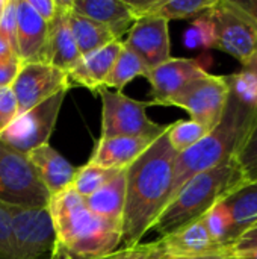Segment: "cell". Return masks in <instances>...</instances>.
Returning a JSON list of instances; mask_svg holds the SVG:
<instances>
[{
    "label": "cell",
    "mask_w": 257,
    "mask_h": 259,
    "mask_svg": "<svg viewBox=\"0 0 257 259\" xmlns=\"http://www.w3.org/2000/svg\"><path fill=\"white\" fill-rule=\"evenodd\" d=\"M229 85V97L220 123L197 144L177 155L168 202L194 176L233 159L244 143L256 117L257 87L250 88L242 73L230 74Z\"/></svg>",
    "instance_id": "1"
},
{
    "label": "cell",
    "mask_w": 257,
    "mask_h": 259,
    "mask_svg": "<svg viewBox=\"0 0 257 259\" xmlns=\"http://www.w3.org/2000/svg\"><path fill=\"white\" fill-rule=\"evenodd\" d=\"M177 155L165 132L126 170L123 249L141 244V240L167 206Z\"/></svg>",
    "instance_id": "2"
},
{
    "label": "cell",
    "mask_w": 257,
    "mask_h": 259,
    "mask_svg": "<svg viewBox=\"0 0 257 259\" xmlns=\"http://www.w3.org/2000/svg\"><path fill=\"white\" fill-rule=\"evenodd\" d=\"M56 241L50 259H106L121 244V226L94 215L73 188L50 197Z\"/></svg>",
    "instance_id": "3"
},
{
    "label": "cell",
    "mask_w": 257,
    "mask_h": 259,
    "mask_svg": "<svg viewBox=\"0 0 257 259\" xmlns=\"http://www.w3.org/2000/svg\"><path fill=\"white\" fill-rule=\"evenodd\" d=\"M242 184L245 182L235 158L194 176L168 202L148 232L165 237L203 219L208 211Z\"/></svg>",
    "instance_id": "4"
},
{
    "label": "cell",
    "mask_w": 257,
    "mask_h": 259,
    "mask_svg": "<svg viewBox=\"0 0 257 259\" xmlns=\"http://www.w3.org/2000/svg\"><path fill=\"white\" fill-rule=\"evenodd\" d=\"M50 194L27 155L0 141V203L47 208Z\"/></svg>",
    "instance_id": "5"
},
{
    "label": "cell",
    "mask_w": 257,
    "mask_h": 259,
    "mask_svg": "<svg viewBox=\"0 0 257 259\" xmlns=\"http://www.w3.org/2000/svg\"><path fill=\"white\" fill-rule=\"evenodd\" d=\"M101 96V137H133L158 140L164 135L170 124H158L147 117L145 109L151 106V102H138L121 91L112 93L108 88L98 91Z\"/></svg>",
    "instance_id": "6"
},
{
    "label": "cell",
    "mask_w": 257,
    "mask_h": 259,
    "mask_svg": "<svg viewBox=\"0 0 257 259\" xmlns=\"http://www.w3.org/2000/svg\"><path fill=\"white\" fill-rule=\"evenodd\" d=\"M14 241V259H41L55 247L56 234L48 208H21L2 203Z\"/></svg>",
    "instance_id": "7"
},
{
    "label": "cell",
    "mask_w": 257,
    "mask_h": 259,
    "mask_svg": "<svg viewBox=\"0 0 257 259\" xmlns=\"http://www.w3.org/2000/svg\"><path fill=\"white\" fill-rule=\"evenodd\" d=\"M229 76H206L188 83L182 91L171 97L167 106L185 109L191 120L211 132L221 120L229 97Z\"/></svg>",
    "instance_id": "8"
},
{
    "label": "cell",
    "mask_w": 257,
    "mask_h": 259,
    "mask_svg": "<svg viewBox=\"0 0 257 259\" xmlns=\"http://www.w3.org/2000/svg\"><path fill=\"white\" fill-rule=\"evenodd\" d=\"M65 96L67 90L59 91L58 94L32 108L30 111L20 114L0 134V141L9 144L24 155H27L33 149L48 144Z\"/></svg>",
    "instance_id": "9"
},
{
    "label": "cell",
    "mask_w": 257,
    "mask_h": 259,
    "mask_svg": "<svg viewBox=\"0 0 257 259\" xmlns=\"http://www.w3.org/2000/svg\"><path fill=\"white\" fill-rule=\"evenodd\" d=\"M206 14L214 26V47L245 64L257 50L256 30L227 0H217Z\"/></svg>",
    "instance_id": "10"
},
{
    "label": "cell",
    "mask_w": 257,
    "mask_h": 259,
    "mask_svg": "<svg viewBox=\"0 0 257 259\" xmlns=\"http://www.w3.org/2000/svg\"><path fill=\"white\" fill-rule=\"evenodd\" d=\"M11 88L15 94L20 115L48 100L59 91H68L71 85L68 74L50 64L21 62Z\"/></svg>",
    "instance_id": "11"
},
{
    "label": "cell",
    "mask_w": 257,
    "mask_h": 259,
    "mask_svg": "<svg viewBox=\"0 0 257 259\" xmlns=\"http://www.w3.org/2000/svg\"><path fill=\"white\" fill-rule=\"evenodd\" d=\"M123 46L133 52L147 70L161 65L171 58L168 21L156 15L136 20Z\"/></svg>",
    "instance_id": "12"
},
{
    "label": "cell",
    "mask_w": 257,
    "mask_h": 259,
    "mask_svg": "<svg viewBox=\"0 0 257 259\" xmlns=\"http://www.w3.org/2000/svg\"><path fill=\"white\" fill-rule=\"evenodd\" d=\"M208 71L195 59L170 58L161 65L147 71L145 79L151 85L150 97L153 105H165L188 83L206 76Z\"/></svg>",
    "instance_id": "13"
},
{
    "label": "cell",
    "mask_w": 257,
    "mask_h": 259,
    "mask_svg": "<svg viewBox=\"0 0 257 259\" xmlns=\"http://www.w3.org/2000/svg\"><path fill=\"white\" fill-rule=\"evenodd\" d=\"M59 6L56 15L48 24L47 41L44 47L42 62L50 64L65 73H68L79 61L80 53L76 46L71 27H70V0H58Z\"/></svg>",
    "instance_id": "14"
},
{
    "label": "cell",
    "mask_w": 257,
    "mask_h": 259,
    "mask_svg": "<svg viewBox=\"0 0 257 259\" xmlns=\"http://www.w3.org/2000/svg\"><path fill=\"white\" fill-rule=\"evenodd\" d=\"M123 50V41L115 39L108 46L82 56L80 61L67 73L71 87H83L92 93L105 88V82Z\"/></svg>",
    "instance_id": "15"
},
{
    "label": "cell",
    "mask_w": 257,
    "mask_h": 259,
    "mask_svg": "<svg viewBox=\"0 0 257 259\" xmlns=\"http://www.w3.org/2000/svg\"><path fill=\"white\" fill-rule=\"evenodd\" d=\"M164 250L168 259L197 258L221 252H229L220 247L211 237L203 219L186 225L165 237H161Z\"/></svg>",
    "instance_id": "16"
},
{
    "label": "cell",
    "mask_w": 257,
    "mask_h": 259,
    "mask_svg": "<svg viewBox=\"0 0 257 259\" xmlns=\"http://www.w3.org/2000/svg\"><path fill=\"white\" fill-rule=\"evenodd\" d=\"M155 141L133 137L100 138L88 164L118 171L127 170Z\"/></svg>",
    "instance_id": "17"
},
{
    "label": "cell",
    "mask_w": 257,
    "mask_h": 259,
    "mask_svg": "<svg viewBox=\"0 0 257 259\" xmlns=\"http://www.w3.org/2000/svg\"><path fill=\"white\" fill-rule=\"evenodd\" d=\"M48 24L27 0H17V47L21 62H42Z\"/></svg>",
    "instance_id": "18"
},
{
    "label": "cell",
    "mask_w": 257,
    "mask_h": 259,
    "mask_svg": "<svg viewBox=\"0 0 257 259\" xmlns=\"http://www.w3.org/2000/svg\"><path fill=\"white\" fill-rule=\"evenodd\" d=\"M29 161L36 168L50 197L71 188L77 167L71 165L52 146L44 144L27 153Z\"/></svg>",
    "instance_id": "19"
},
{
    "label": "cell",
    "mask_w": 257,
    "mask_h": 259,
    "mask_svg": "<svg viewBox=\"0 0 257 259\" xmlns=\"http://www.w3.org/2000/svg\"><path fill=\"white\" fill-rule=\"evenodd\" d=\"M73 12L108 27L117 39L136 21L124 0H70Z\"/></svg>",
    "instance_id": "20"
},
{
    "label": "cell",
    "mask_w": 257,
    "mask_h": 259,
    "mask_svg": "<svg viewBox=\"0 0 257 259\" xmlns=\"http://www.w3.org/2000/svg\"><path fill=\"white\" fill-rule=\"evenodd\" d=\"M232 219V231L229 238V249L233 243L257 222V181L245 182L233 190L223 200Z\"/></svg>",
    "instance_id": "21"
},
{
    "label": "cell",
    "mask_w": 257,
    "mask_h": 259,
    "mask_svg": "<svg viewBox=\"0 0 257 259\" xmlns=\"http://www.w3.org/2000/svg\"><path fill=\"white\" fill-rule=\"evenodd\" d=\"M83 199L86 208L94 215L121 226L126 205V170L120 171L98 191Z\"/></svg>",
    "instance_id": "22"
},
{
    "label": "cell",
    "mask_w": 257,
    "mask_h": 259,
    "mask_svg": "<svg viewBox=\"0 0 257 259\" xmlns=\"http://www.w3.org/2000/svg\"><path fill=\"white\" fill-rule=\"evenodd\" d=\"M68 20H70V27H71L80 56H86L117 39L108 27H105L103 24L91 18H86L83 15L73 12L71 8H70Z\"/></svg>",
    "instance_id": "23"
},
{
    "label": "cell",
    "mask_w": 257,
    "mask_h": 259,
    "mask_svg": "<svg viewBox=\"0 0 257 259\" xmlns=\"http://www.w3.org/2000/svg\"><path fill=\"white\" fill-rule=\"evenodd\" d=\"M147 67L142 64V61L129 49H126L123 46V50L120 52L106 82H105V88H117V90H123L130 80H133L138 76L145 77L147 76Z\"/></svg>",
    "instance_id": "24"
},
{
    "label": "cell",
    "mask_w": 257,
    "mask_h": 259,
    "mask_svg": "<svg viewBox=\"0 0 257 259\" xmlns=\"http://www.w3.org/2000/svg\"><path fill=\"white\" fill-rule=\"evenodd\" d=\"M217 0H156L150 15L161 17L167 21L180 18H194L208 12Z\"/></svg>",
    "instance_id": "25"
},
{
    "label": "cell",
    "mask_w": 257,
    "mask_h": 259,
    "mask_svg": "<svg viewBox=\"0 0 257 259\" xmlns=\"http://www.w3.org/2000/svg\"><path fill=\"white\" fill-rule=\"evenodd\" d=\"M118 173H120L118 170H109V168H101L92 164H86V165L77 167L71 188L79 196L89 197L91 194L98 191L101 187H105L108 182H111Z\"/></svg>",
    "instance_id": "26"
},
{
    "label": "cell",
    "mask_w": 257,
    "mask_h": 259,
    "mask_svg": "<svg viewBox=\"0 0 257 259\" xmlns=\"http://www.w3.org/2000/svg\"><path fill=\"white\" fill-rule=\"evenodd\" d=\"M208 134L209 132L194 120L174 121V123L170 124V127L167 131L168 143L177 153H182V152L188 150L189 147L197 144Z\"/></svg>",
    "instance_id": "27"
},
{
    "label": "cell",
    "mask_w": 257,
    "mask_h": 259,
    "mask_svg": "<svg viewBox=\"0 0 257 259\" xmlns=\"http://www.w3.org/2000/svg\"><path fill=\"white\" fill-rule=\"evenodd\" d=\"M235 161L241 170L244 182H256L257 181V112L253 124L241 144Z\"/></svg>",
    "instance_id": "28"
},
{
    "label": "cell",
    "mask_w": 257,
    "mask_h": 259,
    "mask_svg": "<svg viewBox=\"0 0 257 259\" xmlns=\"http://www.w3.org/2000/svg\"><path fill=\"white\" fill-rule=\"evenodd\" d=\"M203 222L212 237V240L223 249L229 250V238L232 231V219L229 209L223 202H218L211 211L206 212Z\"/></svg>",
    "instance_id": "29"
},
{
    "label": "cell",
    "mask_w": 257,
    "mask_h": 259,
    "mask_svg": "<svg viewBox=\"0 0 257 259\" xmlns=\"http://www.w3.org/2000/svg\"><path fill=\"white\" fill-rule=\"evenodd\" d=\"M185 42L188 47H214V26L206 12L197 17V20L188 29Z\"/></svg>",
    "instance_id": "30"
},
{
    "label": "cell",
    "mask_w": 257,
    "mask_h": 259,
    "mask_svg": "<svg viewBox=\"0 0 257 259\" xmlns=\"http://www.w3.org/2000/svg\"><path fill=\"white\" fill-rule=\"evenodd\" d=\"M0 36L12 47L18 56L17 47V0H6L0 12Z\"/></svg>",
    "instance_id": "31"
},
{
    "label": "cell",
    "mask_w": 257,
    "mask_h": 259,
    "mask_svg": "<svg viewBox=\"0 0 257 259\" xmlns=\"http://www.w3.org/2000/svg\"><path fill=\"white\" fill-rule=\"evenodd\" d=\"M108 259H168L161 238L147 244H138L130 249H123L112 253Z\"/></svg>",
    "instance_id": "32"
},
{
    "label": "cell",
    "mask_w": 257,
    "mask_h": 259,
    "mask_svg": "<svg viewBox=\"0 0 257 259\" xmlns=\"http://www.w3.org/2000/svg\"><path fill=\"white\" fill-rule=\"evenodd\" d=\"M18 105L11 87L0 88V134L17 118Z\"/></svg>",
    "instance_id": "33"
},
{
    "label": "cell",
    "mask_w": 257,
    "mask_h": 259,
    "mask_svg": "<svg viewBox=\"0 0 257 259\" xmlns=\"http://www.w3.org/2000/svg\"><path fill=\"white\" fill-rule=\"evenodd\" d=\"M14 241L11 235L9 220L0 203V259H14Z\"/></svg>",
    "instance_id": "34"
},
{
    "label": "cell",
    "mask_w": 257,
    "mask_h": 259,
    "mask_svg": "<svg viewBox=\"0 0 257 259\" xmlns=\"http://www.w3.org/2000/svg\"><path fill=\"white\" fill-rule=\"evenodd\" d=\"M227 2L238 14H241L248 21V24L257 33V0H227Z\"/></svg>",
    "instance_id": "35"
},
{
    "label": "cell",
    "mask_w": 257,
    "mask_h": 259,
    "mask_svg": "<svg viewBox=\"0 0 257 259\" xmlns=\"http://www.w3.org/2000/svg\"><path fill=\"white\" fill-rule=\"evenodd\" d=\"M257 249V222L253 223L229 249V252H244Z\"/></svg>",
    "instance_id": "36"
},
{
    "label": "cell",
    "mask_w": 257,
    "mask_h": 259,
    "mask_svg": "<svg viewBox=\"0 0 257 259\" xmlns=\"http://www.w3.org/2000/svg\"><path fill=\"white\" fill-rule=\"evenodd\" d=\"M29 5L32 6V9L45 21L50 23L53 20V17L56 15L59 2L58 0H27Z\"/></svg>",
    "instance_id": "37"
},
{
    "label": "cell",
    "mask_w": 257,
    "mask_h": 259,
    "mask_svg": "<svg viewBox=\"0 0 257 259\" xmlns=\"http://www.w3.org/2000/svg\"><path fill=\"white\" fill-rule=\"evenodd\" d=\"M20 65H21V61H15L11 64L0 65V88L12 85V82H14V79L20 70Z\"/></svg>",
    "instance_id": "38"
},
{
    "label": "cell",
    "mask_w": 257,
    "mask_h": 259,
    "mask_svg": "<svg viewBox=\"0 0 257 259\" xmlns=\"http://www.w3.org/2000/svg\"><path fill=\"white\" fill-rule=\"evenodd\" d=\"M15 61H20L18 56L15 55L12 47L0 36V65L11 64V62H15Z\"/></svg>",
    "instance_id": "39"
},
{
    "label": "cell",
    "mask_w": 257,
    "mask_h": 259,
    "mask_svg": "<svg viewBox=\"0 0 257 259\" xmlns=\"http://www.w3.org/2000/svg\"><path fill=\"white\" fill-rule=\"evenodd\" d=\"M241 71L245 73V74H248L250 77H253L257 83V50L245 64H242V70Z\"/></svg>",
    "instance_id": "40"
},
{
    "label": "cell",
    "mask_w": 257,
    "mask_h": 259,
    "mask_svg": "<svg viewBox=\"0 0 257 259\" xmlns=\"http://www.w3.org/2000/svg\"><path fill=\"white\" fill-rule=\"evenodd\" d=\"M230 259H257V249L244 252H230Z\"/></svg>",
    "instance_id": "41"
},
{
    "label": "cell",
    "mask_w": 257,
    "mask_h": 259,
    "mask_svg": "<svg viewBox=\"0 0 257 259\" xmlns=\"http://www.w3.org/2000/svg\"><path fill=\"white\" fill-rule=\"evenodd\" d=\"M180 259H230V252H221V253H214V255H206V256H197V258Z\"/></svg>",
    "instance_id": "42"
},
{
    "label": "cell",
    "mask_w": 257,
    "mask_h": 259,
    "mask_svg": "<svg viewBox=\"0 0 257 259\" xmlns=\"http://www.w3.org/2000/svg\"><path fill=\"white\" fill-rule=\"evenodd\" d=\"M5 2H6V0H0V12H2V9H3V6H5Z\"/></svg>",
    "instance_id": "43"
},
{
    "label": "cell",
    "mask_w": 257,
    "mask_h": 259,
    "mask_svg": "<svg viewBox=\"0 0 257 259\" xmlns=\"http://www.w3.org/2000/svg\"><path fill=\"white\" fill-rule=\"evenodd\" d=\"M41 259H50V255H48V256H44V258H41ZM108 259V258H106Z\"/></svg>",
    "instance_id": "44"
}]
</instances>
